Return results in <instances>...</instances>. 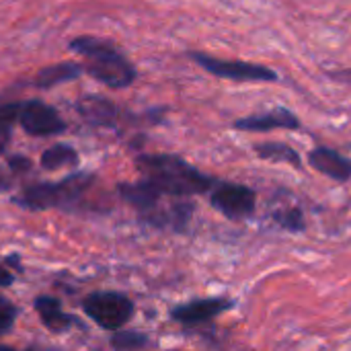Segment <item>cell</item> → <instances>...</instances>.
Listing matches in <instances>:
<instances>
[{
  "instance_id": "1",
  "label": "cell",
  "mask_w": 351,
  "mask_h": 351,
  "mask_svg": "<svg viewBox=\"0 0 351 351\" xmlns=\"http://www.w3.org/2000/svg\"><path fill=\"white\" fill-rule=\"evenodd\" d=\"M136 162L144 173V179H148L167 195H202L212 191V187L218 183V179L197 171L187 160L175 154H142Z\"/></svg>"
},
{
  "instance_id": "2",
  "label": "cell",
  "mask_w": 351,
  "mask_h": 351,
  "mask_svg": "<svg viewBox=\"0 0 351 351\" xmlns=\"http://www.w3.org/2000/svg\"><path fill=\"white\" fill-rule=\"evenodd\" d=\"M70 49L84 58V70L109 88H128L138 72L134 64L109 41L97 37H76Z\"/></svg>"
},
{
  "instance_id": "3",
  "label": "cell",
  "mask_w": 351,
  "mask_h": 351,
  "mask_svg": "<svg viewBox=\"0 0 351 351\" xmlns=\"http://www.w3.org/2000/svg\"><path fill=\"white\" fill-rule=\"evenodd\" d=\"M95 183V175L90 173H74L58 183H35L25 187L12 202L25 210L39 212L49 208H68L78 204Z\"/></svg>"
},
{
  "instance_id": "4",
  "label": "cell",
  "mask_w": 351,
  "mask_h": 351,
  "mask_svg": "<svg viewBox=\"0 0 351 351\" xmlns=\"http://www.w3.org/2000/svg\"><path fill=\"white\" fill-rule=\"evenodd\" d=\"M82 308L105 331L121 329L134 315V302L119 292H95L84 298Z\"/></svg>"
},
{
  "instance_id": "5",
  "label": "cell",
  "mask_w": 351,
  "mask_h": 351,
  "mask_svg": "<svg viewBox=\"0 0 351 351\" xmlns=\"http://www.w3.org/2000/svg\"><path fill=\"white\" fill-rule=\"evenodd\" d=\"M189 58L197 62L204 70H208L214 76L228 78V80H251V82H274L278 80V74L271 68L251 64V62H241V60H218L214 56L202 53V51H191Z\"/></svg>"
},
{
  "instance_id": "6",
  "label": "cell",
  "mask_w": 351,
  "mask_h": 351,
  "mask_svg": "<svg viewBox=\"0 0 351 351\" xmlns=\"http://www.w3.org/2000/svg\"><path fill=\"white\" fill-rule=\"evenodd\" d=\"M210 202L222 216L234 222L247 220L255 212V191L241 183L218 181L210 191Z\"/></svg>"
},
{
  "instance_id": "7",
  "label": "cell",
  "mask_w": 351,
  "mask_h": 351,
  "mask_svg": "<svg viewBox=\"0 0 351 351\" xmlns=\"http://www.w3.org/2000/svg\"><path fill=\"white\" fill-rule=\"evenodd\" d=\"M21 128L35 138L43 136H56L66 130V121L60 117V113L41 101H27L19 107V119Z\"/></svg>"
},
{
  "instance_id": "8",
  "label": "cell",
  "mask_w": 351,
  "mask_h": 351,
  "mask_svg": "<svg viewBox=\"0 0 351 351\" xmlns=\"http://www.w3.org/2000/svg\"><path fill=\"white\" fill-rule=\"evenodd\" d=\"M232 306L234 302L230 298H204V300H193V302L171 308V319L187 327H197V325L210 323L212 319L230 311Z\"/></svg>"
},
{
  "instance_id": "9",
  "label": "cell",
  "mask_w": 351,
  "mask_h": 351,
  "mask_svg": "<svg viewBox=\"0 0 351 351\" xmlns=\"http://www.w3.org/2000/svg\"><path fill=\"white\" fill-rule=\"evenodd\" d=\"M298 130L300 128V119L284 107H274L271 111L259 113V115H249V117H241L234 121V130L241 132H269V130Z\"/></svg>"
},
{
  "instance_id": "10",
  "label": "cell",
  "mask_w": 351,
  "mask_h": 351,
  "mask_svg": "<svg viewBox=\"0 0 351 351\" xmlns=\"http://www.w3.org/2000/svg\"><path fill=\"white\" fill-rule=\"evenodd\" d=\"M308 165L321 175L337 183H348L351 179V160L331 148H325V146L313 148L308 152Z\"/></svg>"
},
{
  "instance_id": "11",
  "label": "cell",
  "mask_w": 351,
  "mask_h": 351,
  "mask_svg": "<svg viewBox=\"0 0 351 351\" xmlns=\"http://www.w3.org/2000/svg\"><path fill=\"white\" fill-rule=\"evenodd\" d=\"M35 311H37L41 323L49 331H53V333H64V331H68L76 323V319L72 315H68V313L62 311L60 300L49 298V296H39L35 300Z\"/></svg>"
},
{
  "instance_id": "12",
  "label": "cell",
  "mask_w": 351,
  "mask_h": 351,
  "mask_svg": "<svg viewBox=\"0 0 351 351\" xmlns=\"http://www.w3.org/2000/svg\"><path fill=\"white\" fill-rule=\"evenodd\" d=\"M271 218H274L276 224H280L288 232H302L306 228L302 208L298 204L290 202V195L288 193H282V199H274Z\"/></svg>"
},
{
  "instance_id": "13",
  "label": "cell",
  "mask_w": 351,
  "mask_h": 351,
  "mask_svg": "<svg viewBox=\"0 0 351 351\" xmlns=\"http://www.w3.org/2000/svg\"><path fill=\"white\" fill-rule=\"evenodd\" d=\"M80 115L93 125H113L117 117V107L103 97H84L78 103Z\"/></svg>"
},
{
  "instance_id": "14",
  "label": "cell",
  "mask_w": 351,
  "mask_h": 351,
  "mask_svg": "<svg viewBox=\"0 0 351 351\" xmlns=\"http://www.w3.org/2000/svg\"><path fill=\"white\" fill-rule=\"evenodd\" d=\"M82 70H84L82 64L60 62V64H53V66H47V68L39 70L33 82L39 88H51L56 84H64V82H70V80L78 78L82 74Z\"/></svg>"
},
{
  "instance_id": "15",
  "label": "cell",
  "mask_w": 351,
  "mask_h": 351,
  "mask_svg": "<svg viewBox=\"0 0 351 351\" xmlns=\"http://www.w3.org/2000/svg\"><path fill=\"white\" fill-rule=\"evenodd\" d=\"M255 152L265 158V160H274V162H286V165H292L294 169H302V158L300 154L284 144V142H265V144H257L255 146Z\"/></svg>"
},
{
  "instance_id": "16",
  "label": "cell",
  "mask_w": 351,
  "mask_h": 351,
  "mask_svg": "<svg viewBox=\"0 0 351 351\" xmlns=\"http://www.w3.org/2000/svg\"><path fill=\"white\" fill-rule=\"evenodd\" d=\"M78 165V152L68 144H53L41 154V167L45 171H58Z\"/></svg>"
},
{
  "instance_id": "17",
  "label": "cell",
  "mask_w": 351,
  "mask_h": 351,
  "mask_svg": "<svg viewBox=\"0 0 351 351\" xmlns=\"http://www.w3.org/2000/svg\"><path fill=\"white\" fill-rule=\"evenodd\" d=\"M111 346L115 350H142L146 346H150L148 335L138 333V331H119L111 337Z\"/></svg>"
},
{
  "instance_id": "18",
  "label": "cell",
  "mask_w": 351,
  "mask_h": 351,
  "mask_svg": "<svg viewBox=\"0 0 351 351\" xmlns=\"http://www.w3.org/2000/svg\"><path fill=\"white\" fill-rule=\"evenodd\" d=\"M14 317H16V308L8 300L0 298V337H4L12 329Z\"/></svg>"
},
{
  "instance_id": "19",
  "label": "cell",
  "mask_w": 351,
  "mask_h": 351,
  "mask_svg": "<svg viewBox=\"0 0 351 351\" xmlns=\"http://www.w3.org/2000/svg\"><path fill=\"white\" fill-rule=\"evenodd\" d=\"M19 107L21 103L0 105V128H12V123L19 119Z\"/></svg>"
},
{
  "instance_id": "20",
  "label": "cell",
  "mask_w": 351,
  "mask_h": 351,
  "mask_svg": "<svg viewBox=\"0 0 351 351\" xmlns=\"http://www.w3.org/2000/svg\"><path fill=\"white\" fill-rule=\"evenodd\" d=\"M14 173H29L31 171V160L27 158V156H21V154H14V156H10L8 158V162H6Z\"/></svg>"
},
{
  "instance_id": "21",
  "label": "cell",
  "mask_w": 351,
  "mask_h": 351,
  "mask_svg": "<svg viewBox=\"0 0 351 351\" xmlns=\"http://www.w3.org/2000/svg\"><path fill=\"white\" fill-rule=\"evenodd\" d=\"M12 175H16V173H14L10 167H8V169H0V193H4V191L12 189V185H14Z\"/></svg>"
},
{
  "instance_id": "22",
  "label": "cell",
  "mask_w": 351,
  "mask_h": 351,
  "mask_svg": "<svg viewBox=\"0 0 351 351\" xmlns=\"http://www.w3.org/2000/svg\"><path fill=\"white\" fill-rule=\"evenodd\" d=\"M329 78L343 82V84H351V68L350 70H333V72H329Z\"/></svg>"
},
{
  "instance_id": "23",
  "label": "cell",
  "mask_w": 351,
  "mask_h": 351,
  "mask_svg": "<svg viewBox=\"0 0 351 351\" xmlns=\"http://www.w3.org/2000/svg\"><path fill=\"white\" fill-rule=\"evenodd\" d=\"M12 284V274L0 263V288H8Z\"/></svg>"
},
{
  "instance_id": "24",
  "label": "cell",
  "mask_w": 351,
  "mask_h": 351,
  "mask_svg": "<svg viewBox=\"0 0 351 351\" xmlns=\"http://www.w3.org/2000/svg\"><path fill=\"white\" fill-rule=\"evenodd\" d=\"M8 140H10V128H0V152L6 148Z\"/></svg>"
}]
</instances>
